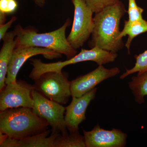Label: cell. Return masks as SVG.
Returning <instances> with one entry per match:
<instances>
[{
  "label": "cell",
  "instance_id": "obj_1",
  "mask_svg": "<svg viewBox=\"0 0 147 147\" xmlns=\"http://www.w3.org/2000/svg\"><path fill=\"white\" fill-rule=\"evenodd\" d=\"M126 12L124 5L119 1L95 13L90 47L96 46L115 53L121 50L124 44L122 39L119 38V26L121 19Z\"/></svg>",
  "mask_w": 147,
  "mask_h": 147
},
{
  "label": "cell",
  "instance_id": "obj_2",
  "mask_svg": "<svg viewBox=\"0 0 147 147\" xmlns=\"http://www.w3.org/2000/svg\"><path fill=\"white\" fill-rule=\"evenodd\" d=\"M49 126L32 108H9L0 113V133L13 139H20L45 131Z\"/></svg>",
  "mask_w": 147,
  "mask_h": 147
},
{
  "label": "cell",
  "instance_id": "obj_3",
  "mask_svg": "<svg viewBox=\"0 0 147 147\" xmlns=\"http://www.w3.org/2000/svg\"><path fill=\"white\" fill-rule=\"evenodd\" d=\"M70 24L67 19L59 29L50 32L38 33L31 28H24L17 25L13 30L16 36V47H37L53 50L65 55L67 59L77 54L76 49L69 44L66 37V29Z\"/></svg>",
  "mask_w": 147,
  "mask_h": 147
},
{
  "label": "cell",
  "instance_id": "obj_4",
  "mask_svg": "<svg viewBox=\"0 0 147 147\" xmlns=\"http://www.w3.org/2000/svg\"><path fill=\"white\" fill-rule=\"evenodd\" d=\"M33 86L43 96L62 105L66 104L71 96V82L65 72H46L34 80Z\"/></svg>",
  "mask_w": 147,
  "mask_h": 147
},
{
  "label": "cell",
  "instance_id": "obj_5",
  "mask_svg": "<svg viewBox=\"0 0 147 147\" xmlns=\"http://www.w3.org/2000/svg\"><path fill=\"white\" fill-rule=\"evenodd\" d=\"M74 6L72 28L67 37L74 49L82 47L92 34L94 28L93 12L85 0H71Z\"/></svg>",
  "mask_w": 147,
  "mask_h": 147
},
{
  "label": "cell",
  "instance_id": "obj_6",
  "mask_svg": "<svg viewBox=\"0 0 147 147\" xmlns=\"http://www.w3.org/2000/svg\"><path fill=\"white\" fill-rule=\"evenodd\" d=\"M34 113L45 120L52 127V132L68 134L65 120V107L61 104L48 99L34 89L32 92Z\"/></svg>",
  "mask_w": 147,
  "mask_h": 147
},
{
  "label": "cell",
  "instance_id": "obj_7",
  "mask_svg": "<svg viewBox=\"0 0 147 147\" xmlns=\"http://www.w3.org/2000/svg\"><path fill=\"white\" fill-rule=\"evenodd\" d=\"M103 58L104 55L101 49L99 47H95L90 50L82 49L79 54L64 61L45 63L39 59H31L30 63L33 68L30 73L29 77L34 81L40 75L46 72H61L62 69L66 66L82 62L92 61L99 64L103 61Z\"/></svg>",
  "mask_w": 147,
  "mask_h": 147
},
{
  "label": "cell",
  "instance_id": "obj_8",
  "mask_svg": "<svg viewBox=\"0 0 147 147\" xmlns=\"http://www.w3.org/2000/svg\"><path fill=\"white\" fill-rule=\"evenodd\" d=\"M32 85L23 80L6 85L0 94V111L9 108L26 107L32 108L34 105L32 92Z\"/></svg>",
  "mask_w": 147,
  "mask_h": 147
},
{
  "label": "cell",
  "instance_id": "obj_9",
  "mask_svg": "<svg viewBox=\"0 0 147 147\" xmlns=\"http://www.w3.org/2000/svg\"><path fill=\"white\" fill-rule=\"evenodd\" d=\"M118 67L105 68L102 65L85 75L78 76L71 82L72 97H79L90 91L103 81L120 73Z\"/></svg>",
  "mask_w": 147,
  "mask_h": 147
},
{
  "label": "cell",
  "instance_id": "obj_10",
  "mask_svg": "<svg viewBox=\"0 0 147 147\" xmlns=\"http://www.w3.org/2000/svg\"><path fill=\"white\" fill-rule=\"evenodd\" d=\"M37 55H42L48 59L59 58L62 55L53 50L37 47H17L13 50L7 69L6 85L16 82V76L22 66L29 59Z\"/></svg>",
  "mask_w": 147,
  "mask_h": 147
},
{
  "label": "cell",
  "instance_id": "obj_11",
  "mask_svg": "<svg viewBox=\"0 0 147 147\" xmlns=\"http://www.w3.org/2000/svg\"><path fill=\"white\" fill-rule=\"evenodd\" d=\"M86 147H124L127 134L117 129L106 130L97 124L90 131L83 130Z\"/></svg>",
  "mask_w": 147,
  "mask_h": 147
},
{
  "label": "cell",
  "instance_id": "obj_12",
  "mask_svg": "<svg viewBox=\"0 0 147 147\" xmlns=\"http://www.w3.org/2000/svg\"><path fill=\"white\" fill-rule=\"evenodd\" d=\"M96 91L95 88L82 96L72 97L71 103L65 107V120L70 133L79 132V124L86 120L87 108L94 99Z\"/></svg>",
  "mask_w": 147,
  "mask_h": 147
},
{
  "label": "cell",
  "instance_id": "obj_13",
  "mask_svg": "<svg viewBox=\"0 0 147 147\" xmlns=\"http://www.w3.org/2000/svg\"><path fill=\"white\" fill-rule=\"evenodd\" d=\"M50 133V130L20 139H13L0 133L1 147H54L58 132Z\"/></svg>",
  "mask_w": 147,
  "mask_h": 147
},
{
  "label": "cell",
  "instance_id": "obj_14",
  "mask_svg": "<svg viewBox=\"0 0 147 147\" xmlns=\"http://www.w3.org/2000/svg\"><path fill=\"white\" fill-rule=\"evenodd\" d=\"M2 40L3 43L0 51V91L5 86L9 64L16 47V36L13 30L7 33Z\"/></svg>",
  "mask_w": 147,
  "mask_h": 147
},
{
  "label": "cell",
  "instance_id": "obj_15",
  "mask_svg": "<svg viewBox=\"0 0 147 147\" xmlns=\"http://www.w3.org/2000/svg\"><path fill=\"white\" fill-rule=\"evenodd\" d=\"M147 32V21L144 19H139L134 21H125L123 30L121 32L119 38L128 35L125 46L129 54H130V47L132 40L137 36Z\"/></svg>",
  "mask_w": 147,
  "mask_h": 147
},
{
  "label": "cell",
  "instance_id": "obj_16",
  "mask_svg": "<svg viewBox=\"0 0 147 147\" xmlns=\"http://www.w3.org/2000/svg\"><path fill=\"white\" fill-rule=\"evenodd\" d=\"M128 85L136 102L139 104L144 103L145 97L147 96V70L138 72L137 76L131 78Z\"/></svg>",
  "mask_w": 147,
  "mask_h": 147
},
{
  "label": "cell",
  "instance_id": "obj_17",
  "mask_svg": "<svg viewBox=\"0 0 147 147\" xmlns=\"http://www.w3.org/2000/svg\"><path fill=\"white\" fill-rule=\"evenodd\" d=\"M54 147H86V145L84 136L77 132L59 134L55 139Z\"/></svg>",
  "mask_w": 147,
  "mask_h": 147
},
{
  "label": "cell",
  "instance_id": "obj_18",
  "mask_svg": "<svg viewBox=\"0 0 147 147\" xmlns=\"http://www.w3.org/2000/svg\"><path fill=\"white\" fill-rule=\"evenodd\" d=\"M136 63L130 69H126L125 72L121 75L120 79H123L129 75L136 72H142L147 70V50L144 53L134 56Z\"/></svg>",
  "mask_w": 147,
  "mask_h": 147
},
{
  "label": "cell",
  "instance_id": "obj_19",
  "mask_svg": "<svg viewBox=\"0 0 147 147\" xmlns=\"http://www.w3.org/2000/svg\"><path fill=\"white\" fill-rule=\"evenodd\" d=\"M93 12L96 13L104 9L113 5L120 0H85Z\"/></svg>",
  "mask_w": 147,
  "mask_h": 147
},
{
  "label": "cell",
  "instance_id": "obj_20",
  "mask_svg": "<svg viewBox=\"0 0 147 147\" xmlns=\"http://www.w3.org/2000/svg\"><path fill=\"white\" fill-rule=\"evenodd\" d=\"M144 9L138 6L135 0H128V9L127 13L128 15V21L131 22L142 19V13Z\"/></svg>",
  "mask_w": 147,
  "mask_h": 147
},
{
  "label": "cell",
  "instance_id": "obj_21",
  "mask_svg": "<svg viewBox=\"0 0 147 147\" xmlns=\"http://www.w3.org/2000/svg\"><path fill=\"white\" fill-rule=\"evenodd\" d=\"M18 6L16 0H0V11L6 14L14 13Z\"/></svg>",
  "mask_w": 147,
  "mask_h": 147
},
{
  "label": "cell",
  "instance_id": "obj_22",
  "mask_svg": "<svg viewBox=\"0 0 147 147\" xmlns=\"http://www.w3.org/2000/svg\"><path fill=\"white\" fill-rule=\"evenodd\" d=\"M17 19L16 16H13L8 22L2 25H0V40H3L7 33V31L11 26L13 22Z\"/></svg>",
  "mask_w": 147,
  "mask_h": 147
},
{
  "label": "cell",
  "instance_id": "obj_23",
  "mask_svg": "<svg viewBox=\"0 0 147 147\" xmlns=\"http://www.w3.org/2000/svg\"><path fill=\"white\" fill-rule=\"evenodd\" d=\"M7 14L0 11V25L5 24Z\"/></svg>",
  "mask_w": 147,
  "mask_h": 147
},
{
  "label": "cell",
  "instance_id": "obj_24",
  "mask_svg": "<svg viewBox=\"0 0 147 147\" xmlns=\"http://www.w3.org/2000/svg\"><path fill=\"white\" fill-rule=\"evenodd\" d=\"M35 3L40 7H43L45 5L46 0H33Z\"/></svg>",
  "mask_w": 147,
  "mask_h": 147
}]
</instances>
